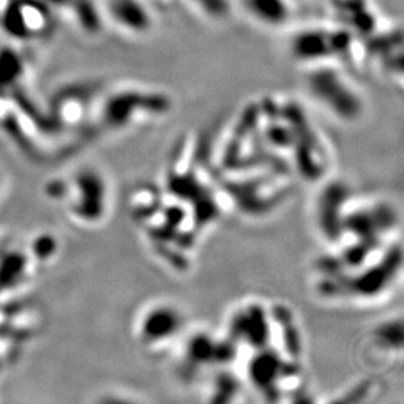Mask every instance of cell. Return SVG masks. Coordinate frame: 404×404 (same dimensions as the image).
Returning a JSON list of instances; mask_svg holds the SVG:
<instances>
[{
	"mask_svg": "<svg viewBox=\"0 0 404 404\" xmlns=\"http://www.w3.org/2000/svg\"><path fill=\"white\" fill-rule=\"evenodd\" d=\"M308 91L328 113L341 119H354L361 114L363 97L351 78L328 65H312L306 78Z\"/></svg>",
	"mask_w": 404,
	"mask_h": 404,
	"instance_id": "6da1fadb",
	"label": "cell"
},
{
	"mask_svg": "<svg viewBox=\"0 0 404 404\" xmlns=\"http://www.w3.org/2000/svg\"><path fill=\"white\" fill-rule=\"evenodd\" d=\"M354 37L341 26H308L299 30L290 42L296 61L306 65L337 63L352 52Z\"/></svg>",
	"mask_w": 404,
	"mask_h": 404,
	"instance_id": "7a4b0ae2",
	"label": "cell"
},
{
	"mask_svg": "<svg viewBox=\"0 0 404 404\" xmlns=\"http://www.w3.org/2000/svg\"><path fill=\"white\" fill-rule=\"evenodd\" d=\"M183 326V317L178 309L164 304L158 305L144 315L142 339L151 345H160L174 339Z\"/></svg>",
	"mask_w": 404,
	"mask_h": 404,
	"instance_id": "3957f363",
	"label": "cell"
},
{
	"mask_svg": "<svg viewBox=\"0 0 404 404\" xmlns=\"http://www.w3.org/2000/svg\"><path fill=\"white\" fill-rule=\"evenodd\" d=\"M337 25L356 39L357 34L373 33L379 26V16L372 0H335Z\"/></svg>",
	"mask_w": 404,
	"mask_h": 404,
	"instance_id": "277c9868",
	"label": "cell"
},
{
	"mask_svg": "<svg viewBox=\"0 0 404 404\" xmlns=\"http://www.w3.org/2000/svg\"><path fill=\"white\" fill-rule=\"evenodd\" d=\"M248 19L264 29L287 26L293 13V0H241Z\"/></svg>",
	"mask_w": 404,
	"mask_h": 404,
	"instance_id": "5b68a950",
	"label": "cell"
},
{
	"mask_svg": "<svg viewBox=\"0 0 404 404\" xmlns=\"http://www.w3.org/2000/svg\"><path fill=\"white\" fill-rule=\"evenodd\" d=\"M116 19L130 30L144 33L153 26V14L140 0H116Z\"/></svg>",
	"mask_w": 404,
	"mask_h": 404,
	"instance_id": "8992f818",
	"label": "cell"
}]
</instances>
